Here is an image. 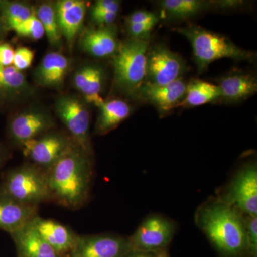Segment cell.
I'll use <instances>...</instances> for the list:
<instances>
[{
    "label": "cell",
    "mask_w": 257,
    "mask_h": 257,
    "mask_svg": "<svg viewBox=\"0 0 257 257\" xmlns=\"http://www.w3.org/2000/svg\"><path fill=\"white\" fill-rule=\"evenodd\" d=\"M52 200L75 209L87 202L93 175L90 155L76 145L45 170Z\"/></svg>",
    "instance_id": "cell-1"
},
{
    "label": "cell",
    "mask_w": 257,
    "mask_h": 257,
    "mask_svg": "<svg viewBox=\"0 0 257 257\" xmlns=\"http://www.w3.org/2000/svg\"><path fill=\"white\" fill-rule=\"evenodd\" d=\"M199 223L221 257H246V229L237 209L220 199L203 208Z\"/></svg>",
    "instance_id": "cell-2"
},
{
    "label": "cell",
    "mask_w": 257,
    "mask_h": 257,
    "mask_svg": "<svg viewBox=\"0 0 257 257\" xmlns=\"http://www.w3.org/2000/svg\"><path fill=\"white\" fill-rule=\"evenodd\" d=\"M191 43L198 72L202 73L213 62L222 58L236 61H253L255 54L236 46L227 37L197 25L177 29Z\"/></svg>",
    "instance_id": "cell-3"
},
{
    "label": "cell",
    "mask_w": 257,
    "mask_h": 257,
    "mask_svg": "<svg viewBox=\"0 0 257 257\" xmlns=\"http://www.w3.org/2000/svg\"><path fill=\"white\" fill-rule=\"evenodd\" d=\"M147 40L130 38L120 43L113 57L115 87L133 94L147 78Z\"/></svg>",
    "instance_id": "cell-4"
},
{
    "label": "cell",
    "mask_w": 257,
    "mask_h": 257,
    "mask_svg": "<svg viewBox=\"0 0 257 257\" xmlns=\"http://www.w3.org/2000/svg\"><path fill=\"white\" fill-rule=\"evenodd\" d=\"M0 189L15 200L35 207L52 200L45 171L30 162L8 171Z\"/></svg>",
    "instance_id": "cell-5"
},
{
    "label": "cell",
    "mask_w": 257,
    "mask_h": 257,
    "mask_svg": "<svg viewBox=\"0 0 257 257\" xmlns=\"http://www.w3.org/2000/svg\"><path fill=\"white\" fill-rule=\"evenodd\" d=\"M55 110L74 143L88 155H92L90 115L86 104L75 96H62L56 101Z\"/></svg>",
    "instance_id": "cell-6"
},
{
    "label": "cell",
    "mask_w": 257,
    "mask_h": 257,
    "mask_svg": "<svg viewBox=\"0 0 257 257\" xmlns=\"http://www.w3.org/2000/svg\"><path fill=\"white\" fill-rule=\"evenodd\" d=\"M76 145L71 137L59 132L50 131L26 142L20 148L30 163L45 171Z\"/></svg>",
    "instance_id": "cell-7"
},
{
    "label": "cell",
    "mask_w": 257,
    "mask_h": 257,
    "mask_svg": "<svg viewBox=\"0 0 257 257\" xmlns=\"http://www.w3.org/2000/svg\"><path fill=\"white\" fill-rule=\"evenodd\" d=\"M175 234V225L162 216H150L128 238L132 251L157 253L165 249Z\"/></svg>",
    "instance_id": "cell-8"
},
{
    "label": "cell",
    "mask_w": 257,
    "mask_h": 257,
    "mask_svg": "<svg viewBox=\"0 0 257 257\" xmlns=\"http://www.w3.org/2000/svg\"><path fill=\"white\" fill-rule=\"evenodd\" d=\"M185 71V62L182 57L165 45H155L148 50L145 82L165 85L182 78Z\"/></svg>",
    "instance_id": "cell-9"
},
{
    "label": "cell",
    "mask_w": 257,
    "mask_h": 257,
    "mask_svg": "<svg viewBox=\"0 0 257 257\" xmlns=\"http://www.w3.org/2000/svg\"><path fill=\"white\" fill-rule=\"evenodd\" d=\"M221 200L228 203L245 216H257V168L246 165L238 172Z\"/></svg>",
    "instance_id": "cell-10"
},
{
    "label": "cell",
    "mask_w": 257,
    "mask_h": 257,
    "mask_svg": "<svg viewBox=\"0 0 257 257\" xmlns=\"http://www.w3.org/2000/svg\"><path fill=\"white\" fill-rule=\"evenodd\" d=\"M130 251L128 238L106 234L79 235L66 257H124Z\"/></svg>",
    "instance_id": "cell-11"
},
{
    "label": "cell",
    "mask_w": 257,
    "mask_h": 257,
    "mask_svg": "<svg viewBox=\"0 0 257 257\" xmlns=\"http://www.w3.org/2000/svg\"><path fill=\"white\" fill-rule=\"evenodd\" d=\"M55 126V121L48 113L31 109L12 119L8 125V135L15 145L21 147L24 143L48 133Z\"/></svg>",
    "instance_id": "cell-12"
},
{
    "label": "cell",
    "mask_w": 257,
    "mask_h": 257,
    "mask_svg": "<svg viewBox=\"0 0 257 257\" xmlns=\"http://www.w3.org/2000/svg\"><path fill=\"white\" fill-rule=\"evenodd\" d=\"M187 84L182 78L160 86L145 82L133 95L138 96L165 112L180 105L185 96Z\"/></svg>",
    "instance_id": "cell-13"
},
{
    "label": "cell",
    "mask_w": 257,
    "mask_h": 257,
    "mask_svg": "<svg viewBox=\"0 0 257 257\" xmlns=\"http://www.w3.org/2000/svg\"><path fill=\"white\" fill-rule=\"evenodd\" d=\"M30 224L42 239L64 256L70 252L79 236L69 226L39 215L35 216Z\"/></svg>",
    "instance_id": "cell-14"
},
{
    "label": "cell",
    "mask_w": 257,
    "mask_h": 257,
    "mask_svg": "<svg viewBox=\"0 0 257 257\" xmlns=\"http://www.w3.org/2000/svg\"><path fill=\"white\" fill-rule=\"evenodd\" d=\"M38 215V207L15 200L0 189V229L13 234Z\"/></svg>",
    "instance_id": "cell-15"
},
{
    "label": "cell",
    "mask_w": 257,
    "mask_h": 257,
    "mask_svg": "<svg viewBox=\"0 0 257 257\" xmlns=\"http://www.w3.org/2000/svg\"><path fill=\"white\" fill-rule=\"evenodd\" d=\"M55 7L62 37L72 48L84 23L87 4L82 0H60Z\"/></svg>",
    "instance_id": "cell-16"
},
{
    "label": "cell",
    "mask_w": 257,
    "mask_h": 257,
    "mask_svg": "<svg viewBox=\"0 0 257 257\" xmlns=\"http://www.w3.org/2000/svg\"><path fill=\"white\" fill-rule=\"evenodd\" d=\"M243 4L239 1H203V0H164L160 5L162 12L172 20H184L211 8H234Z\"/></svg>",
    "instance_id": "cell-17"
},
{
    "label": "cell",
    "mask_w": 257,
    "mask_h": 257,
    "mask_svg": "<svg viewBox=\"0 0 257 257\" xmlns=\"http://www.w3.org/2000/svg\"><path fill=\"white\" fill-rule=\"evenodd\" d=\"M70 65L71 61L68 57L60 52H50L45 56L35 70V82L44 87H62Z\"/></svg>",
    "instance_id": "cell-18"
},
{
    "label": "cell",
    "mask_w": 257,
    "mask_h": 257,
    "mask_svg": "<svg viewBox=\"0 0 257 257\" xmlns=\"http://www.w3.org/2000/svg\"><path fill=\"white\" fill-rule=\"evenodd\" d=\"M10 236L15 243L17 257H66L50 246L30 224Z\"/></svg>",
    "instance_id": "cell-19"
},
{
    "label": "cell",
    "mask_w": 257,
    "mask_h": 257,
    "mask_svg": "<svg viewBox=\"0 0 257 257\" xmlns=\"http://www.w3.org/2000/svg\"><path fill=\"white\" fill-rule=\"evenodd\" d=\"M81 45L89 55L103 58L114 56L120 43L115 29L106 26L88 30L83 35Z\"/></svg>",
    "instance_id": "cell-20"
},
{
    "label": "cell",
    "mask_w": 257,
    "mask_h": 257,
    "mask_svg": "<svg viewBox=\"0 0 257 257\" xmlns=\"http://www.w3.org/2000/svg\"><path fill=\"white\" fill-rule=\"evenodd\" d=\"M218 87L221 91V100L234 103L244 100L257 91L256 77L251 74L232 73L219 79Z\"/></svg>",
    "instance_id": "cell-21"
},
{
    "label": "cell",
    "mask_w": 257,
    "mask_h": 257,
    "mask_svg": "<svg viewBox=\"0 0 257 257\" xmlns=\"http://www.w3.org/2000/svg\"><path fill=\"white\" fill-rule=\"evenodd\" d=\"M104 70L99 66L86 65L76 72L73 77L74 87L82 93L87 102L99 107L104 99L99 94L104 84Z\"/></svg>",
    "instance_id": "cell-22"
},
{
    "label": "cell",
    "mask_w": 257,
    "mask_h": 257,
    "mask_svg": "<svg viewBox=\"0 0 257 257\" xmlns=\"http://www.w3.org/2000/svg\"><path fill=\"white\" fill-rule=\"evenodd\" d=\"M99 113L95 126L97 135H106L114 130L131 114V107L121 99L103 101L99 105Z\"/></svg>",
    "instance_id": "cell-23"
},
{
    "label": "cell",
    "mask_w": 257,
    "mask_h": 257,
    "mask_svg": "<svg viewBox=\"0 0 257 257\" xmlns=\"http://www.w3.org/2000/svg\"><path fill=\"white\" fill-rule=\"evenodd\" d=\"M26 76L13 66L0 65V99H10L25 97L32 94Z\"/></svg>",
    "instance_id": "cell-24"
},
{
    "label": "cell",
    "mask_w": 257,
    "mask_h": 257,
    "mask_svg": "<svg viewBox=\"0 0 257 257\" xmlns=\"http://www.w3.org/2000/svg\"><path fill=\"white\" fill-rule=\"evenodd\" d=\"M220 97L221 91L217 85L194 79L187 84L185 96L180 105L199 106L217 100Z\"/></svg>",
    "instance_id": "cell-25"
},
{
    "label": "cell",
    "mask_w": 257,
    "mask_h": 257,
    "mask_svg": "<svg viewBox=\"0 0 257 257\" xmlns=\"http://www.w3.org/2000/svg\"><path fill=\"white\" fill-rule=\"evenodd\" d=\"M35 14L43 26L45 35H46L50 45L53 47L60 46L62 35L57 20L55 5L50 3H42L35 10Z\"/></svg>",
    "instance_id": "cell-26"
},
{
    "label": "cell",
    "mask_w": 257,
    "mask_h": 257,
    "mask_svg": "<svg viewBox=\"0 0 257 257\" xmlns=\"http://www.w3.org/2000/svg\"><path fill=\"white\" fill-rule=\"evenodd\" d=\"M0 16L8 30H14L19 25L35 14V10L30 5L19 2L3 1Z\"/></svg>",
    "instance_id": "cell-27"
},
{
    "label": "cell",
    "mask_w": 257,
    "mask_h": 257,
    "mask_svg": "<svg viewBox=\"0 0 257 257\" xmlns=\"http://www.w3.org/2000/svg\"><path fill=\"white\" fill-rule=\"evenodd\" d=\"M13 31L20 37H28L34 40H38L45 35L43 26L37 18L36 14L19 25Z\"/></svg>",
    "instance_id": "cell-28"
},
{
    "label": "cell",
    "mask_w": 257,
    "mask_h": 257,
    "mask_svg": "<svg viewBox=\"0 0 257 257\" xmlns=\"http://www.w3.org/2000/svg\"><path fill=\"white\" fill-rule=\"evenodd\" d=\"M246 229V257H257V216H243Z\"/></svg>",
    "instance_id": "cell-29"
},
{
    "label": "cell",
    "mask_w": 257,
    "mask_h": 257,
    "mask_svg": "<svg viewBox=\"0 0 257 257\" xmlns=\"http://www.w3.org/2000/svg\"><path fill=\"white\" fill-rule=\"evenodd\" d=\"M35 57V52L27 47H20L15 50L13 67L23 72L25 69L31 67Z\"/></svg>",
    "instance_id": "cell-30"
},
{
    "label": "cell",
    "mask_w": 257,
    "mask_h": 257,
    "mask_svg": "<svg viewBox=\"0 0 257 257\" xmlns=\"http://www.w3.org/2000/svg\"><path fill=\"white\" fill-rule=\"evenodd\" d=\"M156 25V23L127 25L128 32L131 35V38L147 40L150 32Z\"/></svg>",
    "instance_id": "cell-31"
},
{
    "label": "cell",
    "mask_w": 257,
    "mask_h": 257,
    "mask_svg": "<svg viewBox=\"0 0 257 257\" xmlns=\"http://www.w3.org/2000/svg\"><path fill=\"white\" fill-rule=\"evenodd\" d=\"M126 25H133V24H147L156 23L159 22L158 17L145 10H138L126 18Z\"/></svg>",
    "instance_id": "cell-32"
},
{
    "label": "cell",
    "mask_w": 257,
    "mask_h": 257,
    "mask_svg": "<svg viewBox=\"0 0 257 257\" xmlns=\"http://www.w3.org/2000/svg\"><path fill=\"white\" fill-rule=\"evenodd\" d=\"M120 3L116 0H98L93 6L91 14L99 13H119Z\"/></svg>",
    "instance_id": "cell-33"
},
{
    "label": "cell",
    "mask_w": 257,
    "mask_h": 257,
    "mask_svg": "<svg viewBox=\"0 0 257 257\" xmlns=\"http://www.w3.org/2000/svg\"><path fill=\"white\" fill-rule=\"evenodd\" d=\"M15 50L6 42H0V65L4 67L13 66Z\"/></svg>",
    "instance_id": "cell-34"
},
{
    "label": "cell",
    "mask_w": 257,
    "mask_h": 257,
    "mask_svg": "<svg viewBox=\"0 0 257 257\" xmlns=\"http://www.w3.org/2000/svg\"><path fill=\"white\" fill-rule=\"evenodd\" d=\"M93 22L101 27L110 26L118 16L117 13H99L91 14Z\"/></svg>",
    "instance_id": "cell-35"
},
{
    "label": "cell",
    "mask_w": 257,
    "mask_h": 257,
    "mask_svg": "<svg viewBox=\"0 0 257 257\" xmlns=\"http://www.w3.org/2000/svg\"><path fill=\"white\" fill-rule=\"evenodd\" d=\"M156 253L139 252V251H130L124 257H154Z\"/></svg>",
    "instance_id": "cell-36"
},
{
    "label": "cell",
    "mask_w": 257,
    "mask_h": 257,
    "mask_svg": "<svg viewBox=\"0 0 257 257\" xmlns=\"http://www.w3.org/2000/svg\"><path fill=\"white\" fill-rule=\"evenodd\" d=\"M7 159H8V153H7L6 150L0 144V169L4 165Z\"/></svg>",
    "instance_id": "cell-37"
},
{
    "label": "cell",
    "mask_w": 257,
    "mask_h": 257,
    "mask_svg": "<svg viewBox=\"0 0 257 257\" xmlns=\"http://www.w3.org/2000/svg\"><path fill=\"white\" fill-rule=\"evenodd\" d=\"M8 30H9L7 28L6 25H5L3 18L0 16V42L3 40V38H4Z\"/></svg>",
    "instance_id": "cell-38"
},
{
    "label": "cell",
    "mask_w": 257,
    "mask_h": 257,
    "mask_svg": "<svg viewBox=\"0 0 257 257\" xmlns=\"http://www.w3.org/2000/svg\"><path fill=\"white\" fill-rule=\"evenodd\" d=\"M154 257H169V255L167 251H166L165 249H163L155 253V256Z\"/></svg>",
    "instance_id": "cell-39"
},
{
    "label": "cell",
    "mask_w": 257,
    "mask_h": 257,
    "mask_svg": "<svg viewBox=\"0 0 257 257\" xmlns=\"http://www.w3.org/2000/svg\"><path fill=\"white\" fill-rule=\"evenodd\" d=\"M2 3H3V1H0V7H1Z\"/></svg>",
    "instance_id": "cell-40"
}]
</instances>
